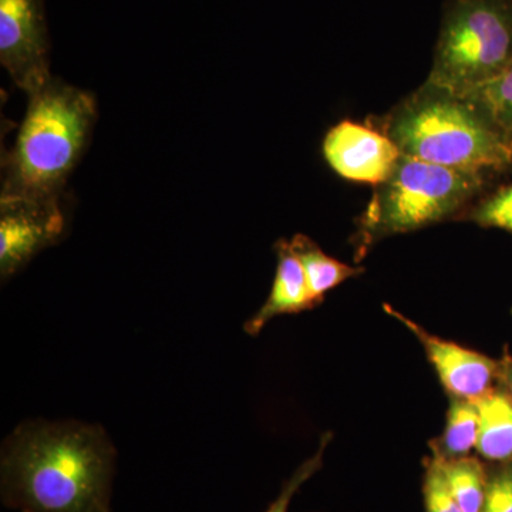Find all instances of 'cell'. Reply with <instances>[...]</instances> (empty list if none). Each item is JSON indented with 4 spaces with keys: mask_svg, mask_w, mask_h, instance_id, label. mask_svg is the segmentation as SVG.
I'll return each mask as SVG.
<instances>
[{
    "mask_svg": "<svg viewBox=\"0 0 512 512\" xmlns=\"http://www.w3.org/2000/svg\"><path fill=\"white\" fill-rule=\"evenodd\" d=\"M114 463L116 450L96 424L26 421L3 443V504L20 512H110Z\"/></svg>",
    "mask_w": 512,
    "mask_h": 512,
    "instance_id": "obj_1",
    "label": "cell"
},
{
    "mask_svg": "<svg viewBox=\"0 0 512 512\" xmlns=\"http://www.w3.org/2000/svg\"><path fill=\"white\" fill-rule=\"evenodd\" d=\"M402 156L483 175L512 165V136L466 96L429 82L386 124Z\"/></svg>",
    "mask_w": 512,
    "mask_h": 512,
    "instance_id": "obj_2",
    "label": "cell"
},
{
    "mask_svg": "<svg viewBox=\"0 0 512 512\" xmlns=\"http://www.w3.org/2000/svg\"><path fill=\"white\" fill-rule=\"evenodd\" d=\"M97 120L92 94L53 79L29 94L15 146L3 160L2 195L59 198Z\"/></svg>",
    "mask_w": 512,
    "mask_h": 512,
    "instance_id": "obj_3",
    "label": "cell"
},
{
    "mask_svg": "<svg viewBox=\"0 0 512 512\" xmlns=\"http://www.w3.org/2000/svg\"><path fill=\"white\" fill-rule=\"evenodd\" d=\"M483 175L402 156L392 175L377 185L359 222L357 252L379 239L416 231L456 214L483 187Z\"/></svg>",
    "mask_w": 512,
    "mask_h": 512,
    "instance_id": "obj_4",
    "label": "cell"
},
{
    "mask_svg": "<svg viewBox=\"0 0 512 512\" xmlns=\"http://www.w3.org/2000/svg\"><path fill=\"white\" fill-rule=\"evenodd\" d=\"M511 62V0L448 2L427 82L464 96Z\"/></svg>",
    "mask_w": 512,
    "mask_h": 512,
    "instance_id": "obj_5",
    "label": "cell"
},
{
    "mask_svg": "<svg viewBox=\"0 0 512 512\" xmlns=\"http://www.w3.org/2000/svg\"><path fill=\"white\" fill-rule=\"evenodd\" d=\"M45 0H0V62L23 92L52 80Z\"/></svg>",
    "mask_w": 512,
    "mask_h": 512,
    "instance_id": "obj_6",
    "label": "cell"
},
{
    "mask_svg": "<svg viewBox=\"0 0 512 512\" xmlns=\"http://www.w3.org/2000/svg\"><path fill=\"white\" fill-rule=\"evenodd\" d=\"M66 221L59 198L0 197V274L10 278L62 238Z\"/></svg>",
    "mask_w": 512,
    "mask_h": 512,
    "instance_id": "obj_7",
    "label": "cell"
},
{
    "mask_svg": "<svg viewBox=\"0 0 512 512\" xmlns=\"http://www.w3.org/2000/svg\"><path fill=\"white\" fill-rule=\"evenodd\" d=\"M323 156L332 170L355 183H384L402 153L387 134L365 124L342 121L326 134Z\"/></svg>",
    "mask_w": 512,
    "mask_h": 512,
    "instance_id": "obj_8",
    "label": "cell"
},
{
    "mask_svg": "<svg viewBox=\"0 0 512 512\" xmlns=\"http://www.w3.org/2000/svg\"><path fill=\"white\" fill-rule=\"evenodd\" d=\"M384 311L403 323L419 339L451 399L474 402L498 386L495 383L500 379V360L437 338L390 306H384Z\"/></svg>",
    "mask_w": 512,
    "mask_h": 512,
    "instance_id": "obj_9",
    "label": "cell"
},
{
    "mask_svg": "<svg viewBox=\"0 0 512 512\" xmlns=\"http://www.w3.org/2000/svg\"><path fill=\"white\" fill-rule=\"evenodd\" d=\"M275 251L278 264L271 293L261 309L244 325L245 332L251 336L259 335L266 323L276 316L293 315L316 308L301 261L289 241L281 239L276 242Z\"/></svg>",
    "mask_w": 512,
    "mask_h": 512,
    "instance_id": "obj_10",
    "label": "cell"
},
{
    "mask_svg": "<svg viewBox=\"0 0 512 512\" xmlns=\"http://www.w3.org/2000/svg\"><path fill=\"white\" fill-rule=\"evenodd\" d=\"M478 414L477 451L495 464L512 461V397L498 384L473 402Z\"/></svg>",
    "mask_w": 512,
    "mask_h": 512,
    "instance_id": "obj_11",
    "label": "cell"
},
{
    "mask_svg": "<svg viewBox=\"0 0 512 512\" xmlns=\"http://www.w3.org/2000/svg\"><path fill=\"white\" fill-rule=\"evenodd\" d=\"M289 244L301 261L309 292L316 306L322 303L326 293L335 289L336 286L353 276L362 274V268L343 264L338 259L326 255L318 244L306 235H295Z\"/></svg>",
    "mask_w": 512,
    "mask_h": 512,
    "instance_id": "obj_12",
    "label": "cell"
},
{
    "mask_svg": "<svg viewBox=\"0 0 512 512\" xmlns=\"http://www.w3.org/2000/svg\"><path fill=\"white\" fill-rule=\"evenodd\" d=\"M478 414L470 400H451L446 427L439 439L431 441L433 456L451 460L467 457L477 447Z\"/></svg>",
    "mask_w": 512,
    "mask_h": 512,
    "instance_id": "obj_13",
    "label": "cell"
},
{
    "mask_svg": "<svg viewBox=\"0 0 512 512\" xmlns=\"http://www.w3.org/2000/svg\"><path fill=\"white\" fill-rule=\"evenodd\" d=\"M436 458L461 511L481 512L488 484V470L484 464L470 456L451 460Z\"/></svg>",
    "mask_w": 512,
    "mask_h": 512,
    "instance_id": "obj_14",
    "label": "cell"
},
{
    "mask_svg": "<svg viewBox=\"0 0 512 512\" xmlns=\"http://www.w3.org/2000/svg\"><path fill=\"white\" fill-rule=\"evenodd\" d=\"M464 96L477 103L498 126L512 136V62L490 82L481 84Z\"/></svg>",
    "mask_w": 512,
    "mask_h": 512,
    "instance_id": "obj_15",
    "label": "cell"
},
{
    "mask_svg": "<svg viewBox=\"0 0 512 512\" xmlns=\"http://www.w3.org/2000/svg\"><path fill=\"white\" fill-rule=\"evenodd\" d=\"M423 497L426 512H463L448 487L439 460L434 456L424 463Z\"/></svg>",
    "mask_w": 512,
    "mask_h": 512,
    "instance_id": "obj_16",
    "label": "cell"
},
{
    "mask_svg": "<svg viewBox=\"0 0 512 512\" xmlns=\"http://www.w3.org/2000/svg\"><path fill=\"white\" fill-rule=\"evenodd\" d=\"M470 220L480 227L503 229L512 234V183L480 202L470 212Z\"/></svg>",
    "mask_w": 512,
    "mask_h": 512,
    "instance_id": "obj_17",
    "label": "cell"
},
{
    "mask_svg": "<svg viewBox=\"0 0 512 512\" xmlns=\"http://www.w3.org/2000/svg\"><path fill=\"white\" fill-rule=\"evenodd\" d=\"M330 439H332V434H323L316 453L313 454L312 457H309L305 463H302L301 466L296 468L295 473L292 474V477L289 478L284 484V487H282L281 493H279L278 497L272 501V504L266 508L265 512H289L293 497L301 490L302 485L305 484L309 478L315 476L320 468H322L323 457H325V451L329 446Z\"/></svg>",
    "mask_w": 512,
    "mask_h": 512,
    "instance_id": "obj_18",
    "label": "cell"
},
{
    "mask_svg": "<svg viewBox=\"0 0 512 512\" xmlns=\"http://www.w3.org/2000/svg\"><path fill=\"white\" fill-rule=\"evenodd\" d=\"M481 512H512V461L488 471L487 494Z\"/></svg>",
    "mask_w": 512,
    "mask_h": 512,
    "instance_id": "obj_19",
    "label": "cell"
},
{
    "mask_svg": "<svg viewBox=\"0 0 512 512\" xmlns=\"http://www.w3.org/2000/svg\"><path fill=\"white\" fill-rule=\"evenodd\" d=\"M498 384L503 386L512 397V357L510 355H505L500 360V379H498Z\"/></svg>",
    "mask_w": 512,
    "mask_h": 512,
    "instance_id": "obj_20",
    "label": "cell"
}]
</instances>
